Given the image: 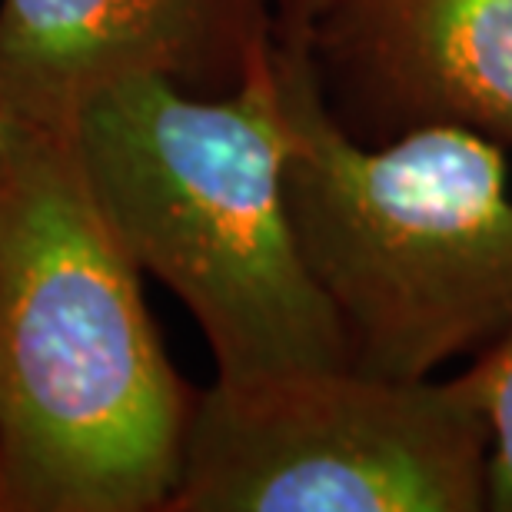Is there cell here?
Returning <instances> with one entry per match:
<instances>
[{
    "instance_id": "6da1fadb",
    "label": "cell",
    "mask_w": 512,
    "mask_h": 512,
    "mask_svg": "<svg viewBox=\"0 0 512 512\" xmlns=\"http://www.w3.org/2000/svg\"><path fill=\"white\" fill-rule=\"evenodd\" d=\"M193 396L70 137L0 117V512H167Z\"/></svg>"
},
{
    "instance_id": "7a4b0ae2",
    "label": "cell",
    "mask_w": 512,
    "mask_h": 512,
    "mask_svg": "<svg viewBox=\"0 0 512 512\" xmlns=\"http://www.w3.org/2000/svg\"><path fill=\"white\" fill-rule=\"evenodd\" d=\"M67 137L107 230L180 296L220 383L350 366L286 210L273 54L223 97L157 77L114 84L80 107Z\"/></svg>"
},
{
    "instance_id": "3957f363",
    "label": "cell",
    "mask_w": 512,
    "mask_h": 512,
    "mask_svg": "<svg viewBox=\"0 0 512 512\" xmlns=\"http://www.w3.org/2000/svg\"><path fill=\"white\" fill-rule=\"evenodd\" d=\"M296 243L353 370L433 376L512 333V197L496 140L426 127L356 140L333 117L300 14L273 47Z\"/></svg>"
},
{
    "instance_id": "277c9868",
    "label": "cell",
    "mask_w": 512,
    "mask_h": 512,
    "mask_svg": "<svg viewBox=\"0 0 512 512\" xmlns=\"http://www.w3.org/2000/svg\"><path fill=\"white\" fill-rule=\"evenodd\" d=\"M489 423L463 376L333 366L193 396L167 512H483Z\"/></svg>"
},
{
    "instance_id": "5b68a950",
    "label": "cell",
    "mask_w": 512,
    "mask_h": 512,
    "mask_svg": "<svg viewBox=\"0 0 512 512\" xmlns=\"http://www.w3.org/2000/svg\"><path fill=\"white\" fill-rule=\"evenodd\" d=\"M283 0H0V117L67 133L80 107L157 77L223 97L266 64Z\"/></svg>"
},
{
    "instance_id": "8992f818",
    "label": "cell",
    "mask_w": 512,
    "mask_h": 512,
    "mask_svg": "<svg viewBox=\"0 0 512 512\" xmlns=\"http://www.w3.org/2000/svg\"><path fill=\"white\" fill-rule=\"evenodd\" d=\"M323 97L386 140L463 127L512 143V0H306Z\"/></svg>"
},
{
    "instance_id": "52a82bcc",
    "label": "cell",
    "mask_w": 512,
    "mask_h": 512,
    "mask_svg": "<svg viewBox=\"0 0 512 512\" xmlns=\"http://www.w3.org/2000/svg\"><path fill=\"white\" fill-rule=\"evenodd\" d=\"M489 423V512H512V333L463 373Z\"/></svg>"
},
{
    "instance_id": "ba28073f",
    "label": "cell",
    "mask_w": 512,
    "mask_h": 512,
    "mask_svg": "<svg viewBox=\"0 0 512 512\" xmlns=\"http://www.w3.org/2000/svg\"><path fill=\"white\" fill-rule=\"evenodd\" d=\"M283 4H306V0H283Z\"/></svg>"
}]
</instances>
